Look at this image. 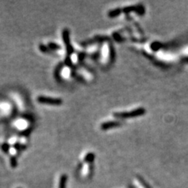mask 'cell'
Instances as JSON below:
<instances>
[{
  "label": "cell",
  "instance_id": "2",
  "mask_svg": "<svg viewBox=\"0 0 188 188\" xmlns=\"http://www.w3.org/2000/svg\"><path fill=\"white\" fill-rule=\"evenodd\" d=\"M37 101L40 104H49V105H61L62 104V100L54 97H45V96H39L37 97Z\"/></svg>",
  "mask_w": 188,
  "mask_h": 188
},
{
  "label": "cell",
  "instance_id": "6",
  "mask_svg": "<svg viewBox=\"0 0 188 188\" xmlns=\"http://www.w3.org/2000/svg\"><path fill=\"white\" fill-rule=\"evenodd\" d=\"M118 125H120L119 122H105L103 123L101 126V128L103 130H107V129H110V128L114 127V126H118Z\"/></svg>",
  "mask_w": 188,
  "mask_h": 188
},
{
  "label": "cell",
  "instance_id": "1",
  "mask_svg": "<svg viewBox=\"0 0 188 188\" xmlns=\"http://www.w3.org/2000/svg\"><path fill=\"white\" fill-rule=\"evenodd\" d=\"M12 125L18 131H26L31 126L30 122L27 118H17L15 121H14Z\"/></svg>",
  "mask_w": 188,
  "mask_h": 188
},
{
  "label": "cell",
  "instance_id": "4",
  "mask_svg": "<svg viewBox=\"0 0 188 188\" xmlns=\"http://www.w3.org/2000/svg\"><path fill=\"white\" fill-rule=\"evenodd\" d=\"M145 113V109L139 108L136 110L130 111V112H123V113H115L114 116L118 118H130V117H136V116L142 115Z\"/></svg>",
  "mask_w": 188,
  "mask_h": 188
},
{
  "label": "cell",
  "instance_id": "5",
  "mask_svg": "<svg viewBox=\"0 0 188 188\" xmlns=\"http://www.w3.org/2000/svg\"><path fill=\"white\" fill-rule=\"evenodd\" d=\"M12 107L11 105L6 102H1L0 103V112L3 114L4 115H9L11 114Z\"/></svg>",
  "mask_w": 188,
  "mask_h": 188
},
{
  "label": "cell",
  "instance_id": "3",
  "mask_svg": "<svg viewBox=\"0 0 188 188\" xmlns=\"http://www.w3.org/2000/svg\"><path fill=\"white\" fill-rule=\"evenodd\" d=\"M58 74L60 76V78H61L62 79L67 80L72 76V70H71V67L69 65L65 64L59 69Z\"/></svg>",
  "mask_w": 188,
  "mask_h": 188
}]
</instances>
